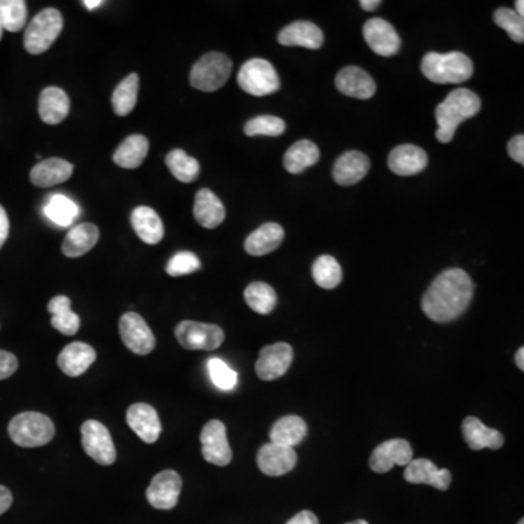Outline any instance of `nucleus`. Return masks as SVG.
Returning <instances> with one entry per match:
<instances>
[{"mask_svg":"<svg viewBox=\"0 0 524 524\" xmlns=\"http://www.w3.org/2000/svg\"><path fill=\"white\" fill-rule=\"evenodd\" d=\"M474 296V284L466 271H443L422 297V312L438 324L458 320L466 312Z\"/></svg>","mask_w":524,"mask_h":524,"instance_id":"f257e3e1","label":"nucleus"},{"mask_svg":"<svg viewBox=\"0 0 524 524\" xmlns=\"http://www.w3.org/2000/svg\"><path fill=\"white\" fill-rule=\"evenodd\" d=\"M480 110L481 99L475 92L465 88L453 90L435 108V121L438 126L435 139L440 143H451L458 126L475 117Z\"/></svg>","mask_w":524,"mask_h":524,"instance_id":"f03ea898","label":"nucleus"},{"mask_svg":"<svg viewBox=\"0 0 524 524\" xmlns=\"http://www.w3.org/2000/svg\"><path fill=\"white\" fill-rule=\"evenodd\" d=\"M421 72L428 81L438 85H458L471 79L474 65L471 58L460 51L446 54L431 51L422 58Z\"/></svg>","mask_w":524,"mask_h":524,"instance_id":"7ed1b4c3","label":"nucleus"},{"mask_svg":"<svg viewBox=\"0 0 524 524\" xmlns=\"http://www.w3.org/2000/svg\"><path fill=\"white\" fill-rule=\"evenodd\" d=\"M54 424L47 415L40 412H22L9 422V435L21 447H40L51 442Z\"/></svg>","mask_w":524,"mask_h":524,"instance_id":"20e7f679","label":"nucleus"},{"mask_svg":"<svg viewBox=\"0 0 524 524\" xmlns=\"http://www.w3.org/2000/svg\"><path fill=\"white\" fill-rule=\"evenodd\" d=\"M63 29V17L54 8L42 9L25 29L24 47L28 53L42 54L54 44Z\"/></svg>","mask_w":524,"mask_h":524,"instance_id":"39448f33","label":"nucleus"},{"mask_svg":"<svg viewBox=\"0 0 524 524\" xmlns=\"http://www.w3.org/2000/svg\"><path fill=\"white\" fill-rule=\"evenodd\" d=\"M232 60L223 53H209L194 65L189 82L196 89L214 92L225 87L232 74Z\"/></svg>","mask_w":524,"mask_h":524,"instance_id":"423d86ee","label":"nucleus"},{"mask_svg":"<svg viewBox=\"0 0 524 524\" xmlns=\"http://www.w3.org/2000/svg\"><path fill=\"white\" fill-rule=\"evenodd\" d=\"M238 83L242 90L252 96H266L280 89V78L274 66L264 58H252L242 66Z\"/></svg>","mask_w":524,"mask_h":524,"instance_id":"0eeeda50","label":"nucleus"},{"mask_svg":"<svg viewBox=\"0 0 524 524\" xmlns=\"http://www.w3.org/2000/svg\"><path fill=\"white\" fill-rule=\"evenodd\" d=\"M175 336L185 350L213 351L225 341V332L218 325L182 320L175 328Z\"/></svg>","mask_w":524,"mask_h":524,"instance_id":"6e6552de","label":"nucleus"},{"mask_svg":"<svg viewBox=\"0 0 524 524\" xmlns=\"http://www.w3.org/2000/svg\"><path fill=\"white\" fill-rule=\"evenodd\" d=\"M81 431L83 451L89 458L103 466H110L115 462L117 451L107 427L95 420H88L83 422Z\"/></svg>","mask_w":524,"mask_h":524,"instance_id":"1a4fd4ad","label":"nucleus"},{"mask_svg":"<svg viewBox=\"0 0 524 524\" xmlns=\"http://www.w3.org/2000/svg\"><path fill=\"white\" fill-rule=\"evenodd\" d=\"M119 329L124 345L137 356H148L155 350V334L146 320L135 312H127L121 316Z\"/></svg>","mask_w":524,"mask_h":524,"instance_id":"9d476101","label":"nucleus"},{"mask_svg":"<svg viewBox=\"0 0 524 524\" xmlns=\"http://www.w3.org/2000/svg\"><path fill=\"white\" fill-rule=\"evenodd\" d=\"M201 453L205 462L216 466H227L232 462V451L227 442V433L223 422L212 420L207 422L200 435Z\"/></svg>","mask_w":524,"mask_h":524,"instance_id":"9b49d317","label":"nucleus"},{"mask_svg":"<svg viewBox=\"0 0 524 524\" xmlns=\"http://www.w3.org/2000/svg\"><path fill=\"white\" fill-rule=\"evenodd\" d=\"M293 361V349L287 343L266 345L259 351L255 372L261 381H271L284 376Z\"/></svg>","mask_w":524,"mask_h":524,"instance_id":"f8f14e48","label":"nucleus"},{"mask_svg":"<svg viewBox=\"0 0 524 524\" xmlns=\"http://www.w3.org/2000/svg\"><path fill=\"white\" fill-rule=\"evenodd\" d=\"M412 446L404 438L381 443L370 456V467L376 474H386L393 466H406L412 460Z\"/></svg>","mask_w":524,"mask_h":524,"instance_id":"ddd939ff","label":"nucleus"},{"mask_svg":"<svg viewBox=\"0 0 524 524\" xmlns=\"http://www.w3.org/2000/svg\"><path fill=\"white\" fill-rule=\"evenodd\" d=\"M363 35L373 53L381 58L395 56L401 50V37L397 35V29L381 18H372L366 22Z\"/></svg>","mask_w":524,"mask_h":524,"instance_id":"4468645a","label":"nucleus"},{"mask_svg":"<svg viewBox=\"0 0 524 524\" xmlns=\"http://www.w3.org/2000/svg\"><path fill=\"white\" fill-rule=\"evenodd\" d=\"M182 480L175 471H162L149 485L146 497L152 507L158 510H173L180 500Z\"/></svg>","mask_w":524,"mask_h":524,"instance_id":"2eb2a0df","label":"nucleus"},{"mask_svg":"<svg viewBox=\"0 0 524 524\" xmlns=\"http://www.w3.org/2000/svg\"><path fill=\"white\" fill-rule=\"evenodd\" d=\"M257 463L262 474L268 476H281L295 469L297 455L291 447L266 443L259 449Z\"/></svg>","mask_w":524,"mask_h":524,"instance_id":"dca6fc26","label":"nucleus"},{"mask_svg":"<svg viewBox=\"0 0 524 524\" xmlns=\"http://www.w3.org/2000/svg\"><path fill=\"white\" fill-rule=\"evenodd\" d=\"M336 89L341 94L357 99H369L376 94V82L366 70L358 66H347L335 78Z\"/></svg>","mask_w":524,"mask_h":524,"instance_id":"f3484780","label":"nucleus"},{"mask_svg":"<svg viewBox=\"0 0 524 524\" xmlns=\"http://www.w3.org/2000/svg\"><path fill=\"white\" fill-rule=\"evenodd\" d=\"M127 424L131 430L139 435L140 440L149 444L158 442L162 433L159 415L149 404L131 405L127 410Z\"/></svg>","mask_w":524,"mask_h":524,"instance_id":"a211bd4d","label":"nucleus"},{"mask_svg":"<svg viewBox=\"0 0 524 524\" xmlns=\"http://www.w3.org/2000/svg\"><path fill=\"white\" fill-rule=\"evenodd\" d=\"M406 482L426 483L437 488L440 491H447L451 483V474L449 469H440L428 458H415L406 465Z\"/></svg>","mask_w":524,"mask_h":524,"instance_id":"6ab92c4d","label":"nucleus"},{"mask_svg":"<svg viewBox=\"0 0 524 524\" xmlns=\"http://www.w3.org/2000/svg\"><path fill=\"white\" fill-rule=\"evenodd\" d=\"M428 158L421 148L414 144H401L393 149L388 158V166L397 175L411 176L427 168Z\"/></svg>","mask_w":524,"mask_h":524,"instance_id":"aec40b11","label":"nucleus"},{"mask_svg":"<svg viewBox=\"0 0 524 524\" xmlns=\"http://www.w3.org/2000/svg\"><path fill=\"white\" fill-rule=\"evenodd\" d=\"M369 169L370 160L365 153L350 150L338 158L332 169V176L336 184L350 187L360 182L367 175Z\"/></svg>","mask_w":524,"mask_h":524,"instance_id":"412c9836","label":"nucleus"},{"mask_svg":"<svg viewBox=\"0 0 524 524\" xmlns=\"http://www.w3.org/2000/svg\"><path fill=\"white\" fill-rule=\"evenodd\" d=\"M279 42L286 47H304V49L318 50L324 44V33L313 22H293L280 31Z\"/></svg>","mask_w":524,"mask_h":524,"instance_id":"4be33fe9","label":"nucleus"},{"mask_svg":"<svg viewBox=\"0 0 524 524\" xmlns=\"http://www.w3.org/2000/svg\"><path fill=\"white\" fill-rule=\"evenodd\" d=\"M462 433L465 442L472 451H482L487 447L491 451H498L504 444V435L500 431L489 428L476 417L465 418L462 424Z\"/></svg>","mask_w":524,"mask_h":524,"instance_id":"5701e85b","label":"nucleus"},{"mask_svg":"<svg viewBox=\"0 0 524 524\" xmlns=\"http://www.w3.org/2000/svg\"><path fill=\"white\" fill-rule=\"evenodd\" d=\"M73 173V165L60 158H50V159L38 162L29 173L31 182L40 189H49L53 185L62 184L69 180Z\"/></svg>","mask_w":524,"mask_h":524,"instance_id":"b1692460","label":"nucleus"},{"mask_svg":"<svg viewBox=\"0 0 524 524\" xmlns=\"http://www.w3.org/2000/svg\"><path fill=\"white\" fill-rule=\"evenodd\" d=\"M96 360V351L85 343L66 345L58 356V367L70 377H78L89 369Z\"/></svg>","mask_w":524,"mask_h":524,"instance_id":"393cba45","label":"nucleus"},{"mask_svg":"<svg viewBox=\"0 0 524 524\" xmlns=\"http://www.w3.org/2000/svg\"><path fill=\"white\" fill-rule=\"evenodd\" d=\"M194 218L198 225L205 229H214L220 226L226 218L225 205L213 191L201 189L196 196L194 203Z\"/></svg>","mask_w":524,"mask_h":524,"instance_id":"a878e982","label":"nucleus"},{"mask_svg":"<svg viewBox=\"0 0 524 524\" xmlns=\"http://www.w3.org/2000/svg\"><path fill=\"white\" fill-rule=\"evenodd\" d=\"M70 99L65 90L58 87H49L42 90L38 103V112L42 121L56 126L65 121L69 114Z\"/></svg>","mask_w":524,"mask_h":524,"instance_id":"bb28decb","label":"nucleus"},{"mask_svg":"<svg viewBox=\"0 0 524 524\" xmlns=\"http://www.w3.org/2000/svg\"><path fill=\"white\" fill-rule=\"evenodd\" d=\"M131 225H133L135 235L148 245H156L164 239V223L155 210L150 207L142 205V207L133 210Z\"/></svg>","mask_w":524,"mask_h":524,"instance_id":"cd10ccee","label":"nucleus"},{"mask_svg":"<svg viewBox=\"0 0 524 524\" xmlns=\"http://www.w3.org/2000/svg\"><path fill=\"white\" fill-rule=\"evenodd\" d=\"M284 239V230L277 223H266L246 238L245 250L252 257H262L277 250Z\"/></svg>","mask_w":524,"mask_h":524,"instance_id":"c85d7f7f","label":"nucleus"},{"mask_svg":"<svg viewBox=\"0 0 524 524\" xmlns=\"http://www.w3.org/2000/svg\"><path fill=\"white\" fill-rule=\"evenodd\" d=\"M98 227L92 223L74 226L73 229H70L69 234L66 235L62 245L63 254L69 258L82 257L98 243Z\"/></svg>","mask_w":524,"mask_h":524,"instance_id":"c756f323","label":"nucleus"},{"mask_svg":"<svg viewBox=\"0 0 524 524\" xmlns=\"http://www.w3.org/2000/svg\"><path fill=\"white\" fill-rule=\"evenodd\" d=\"M307 435L306 421L297 415H286L275 422L270 431L271 443L295 449Z\"/></svg>","mask_w":524,"mask_h":524,"instance_id":"7c9ffc66","label":"nucleus"},{"mask_svg":"<svg viewBox=\"0 0 524 524\" xmlns=\"http://www.w3.org/2000/svg\"><path fill=\"white\" fill-rule=\"evenodd\" d=\"M320 160V149L311 140H299L284 153V168L290 173H302Z\"/></svg>","mask_w":524,"mask_h":524,"instance_id":"2f4dec72","label":"nucleus"},{"mask_svg":"<svg viewBox=\"0 0 524 524\" xmlns=\"http://www.w3.org/2000/svg\"><path fill=\"white\" fill-rule=\"evenodd\" d=\"M149 152V142L144 135H133L119 144L114 153V162L119 168L135 169L143 164Z\"/></svg>","mask_w":524,"mask_h":524,"instance_id":"473e14b6","label":"nucleus"},{"mask_svg":"<svg viewBox=\"0 0 524 524\" xmlns=\"http://www.w3.org/2000/svg\"><path fill=\"white\" fill-rule=\"evenodd\" d=\"M72 304L67 296H56L50 300L49 312L51 313V325L54 329L65 335H74L81 328L79 316L70 309Z\"/></svg>","mask_w":524,"mask_h":524,"instance_id":"72a5a7b5","label":"nucleus"},{"mask_svg":"<svg viewBox=\"0 0 524 524\" xmlns=\"http://www.w3.org/2000/svg\"><path fill=\"white\" fill-rule=\"evenodd\" d=\"M44 213L54 225L67 227L73 225L79 216L78 205L73 201L62 194H54L50 196L44 207Z\"/></svg>","mask_w":524,"mask_h":524,"instance_id":"f704fd0d","label":"nucleus"},{"mask_svg":"<svg viewBox=\"0 0 524 524\" xmlns=\"http://www.w3.org/2000/svg\"><path fill=\"white\" fill-rule=\"evenodd\" d=\"M139 76L135 73L128 74L119 87L115 88L112 94V108L115 114L119 117H126L135 110L137 103V95H139Z\"/></svg>","mask_w":524,"mask_h":524,"instance_id":"c9c22d12","label":"nucleus"},{"mask_svg":"<svg viewBox=\"0 0 524 524\" xmlns=\"http://www.w3.org/2000/svg\"><path fill=\"white\" fill-rule=\"evenodd\" d=\"M165 162L176 180L185 182V184L194 182L200 175L198 160L187 155L181 149H175L173 152H169Z\"/></svg>","mask_w":524,"mask_h":524,"instance_id":"e433bc0d","label":"nucleus"},{"mask_svg":"<svg viewBox=\"0 0 524 524\" xmlns=\"http://www.w3.org/2000/svg\"><path fill=\"white\" fill-rule=\"evenodd\" d=\"M245 302L252 311L259 315H268L274 311L277 304V295L274 289L268 284L255 281L245 289Z\"/></svg>","mask_w":524,"mask_h":524,"instance_id":"4c0bfd02","label":"nucleus"},{"mask_svg":"<svg viewBox=\"0 0 524 524\" xmlns=\"http://www.w3.org/2000/svg\"><path fill=\"white\" fill-rule=\"evenodd\" d=\"M312 275L318 286L327 289V290H332L336 286H340L341 280H343V270L334 257L322 255L313 262Z\"/></svg>","mask_w":524,"mask_h":524,"instance_id":"58836bf2","label":"nucleus"},{"mask_svg":"<svg viewBox=\"0 0 524 524\" xmlns=\"http://www.w3.org/2000/svg\"><path fill=\"white\" fill-rule=\"evenodd\" d=\"M28 9L24 0H0V22L9 33H18L24 28Z\"/></svg>","mask_w":524,"mask_h":524,"instance_id":"ea45409f","label":"nucleus"},{"mask_svg":"<svg viewBox=\"0 0 524 524\" xmlns=\"http://www.w3.org/2000/svg\"><path fill=\"white\" fill-rule=\"evenodd\" d=\"M207 370H209L210 379L218 389L234 390L238 386V373L235 372L226 361L213 357L207 361Z\"/></svg>","mask_w":524,"mask_h":524,"instance_id":"a19ab883","label":"nucleus"},{"mask_svg":"<svg viewBox=\"0 0 524 524\" xmlns=\"http://www.w3.org/2000/svg\"><path fill=\"white\" fill-rule=\"evenodd\" d=\"M243 130H245V135H250V137H254V135L277 137V135H281L286 131V123L279 117H274V115H259V117L250 119L245 124Z\"/></svg>","mask_w":524,"mask_h":524,"instance_id":"79ce46f5","label":"nucleus"},{"mask_svg":"<svg viewBox=\"0 0 524 524\" xmlns=\"http://www.w3.org/2000/svg\"><path fill=\"white\" fill-rule=\"evenodd\" d=\"M494 22L510 35L512 42L519 44L524 42V19L517 15L514 9H497Z\"/></svg>","mask_w":524,"mask_h":524,"instance_id":"37998d69","label":"nucleus"},{"mask_svg":"<svg viewBox=\"0 0 524 524\" xmlns=\"http://www.w3.org/2000/svg\"><path fill=\"white\" fill-rule=\"evenodd\" d=\"M200 268V258L194 252L182 250V252H178V254L173 255V258L169 259L166 273L171 277H181V275L193 274Z\"/></svg>","mask_w":524,"mask_h":524,"instance_id":"c03bdc74","label":"nucleus"},{"mask_svg":"<svg viewBox=\"0 0 524 524\" xmlns=\"http://www.w3.org/2000/svg\"><path fill=\"white\" fill-rule=\"evenodd\" d=\"M17 357L13 356L12 352L0 350V381L12 376L13 373L17 372Z\"/></svg>","mask_w":524,"mask_h":524,"instance_id":"a18cd8bd","label":"nucleus"},{"mask_svg":"<svg viewBox=\"0 0 524 524\" xmlns=\"http://www.w3.org/2000/svg\"><path fill=\"white\" fill-rule=\"evenodd\" d=\"M508 155L512 156V160H516L520 165H524V135H519L512 137L508 143Z\"/></svg>","mask_w":524,"mask_h":524,"instance_id":"49530a36","label":"nucleus"},{"mask_svg":"<svg viewBox=\"0 0 524 524\" xmlns=\"http://www.w3.org/2000/svg\"><path fill=\"white\" fill-rule=\"evenodd\" d=\"M287 524H320V520H318V517L313 512L304 510V512L296 514L293 519L287 521Z\"/></svg>","mask_w":524,"mask_h":524,"instance_id":"de8ad7c7","label":"nucleus"},{"mask_svg":"<svg viewBox=\"0 0 524 524\" xmlns=\"http://www.w3.org/2000/svg\"><path fill=\"white\" fill-rule=\"evenodd\" d=\"M12 492L9 491L8 488L4 487V485H0V516L8 512L11 505H12Z\"/></svg>","mask_w":524,"mask_h":524,"instance_id":"09e8293b","label":"nucleus"},{"mask_svg":"<svg viewBox=\"0 0 524 524\" xmlns=\"http://www.w3.org/2000/svg\"><path fill=\"white\" fill-rule=\"evenodd\" d=\"M9 236V219L4 207L0 205V248L4 245V242Z\"/></svg>","mask_w":524,"mask_h":524,"instance_id":"8fccbe9b","label":"nucleus"},{"mask_svg":"<svg viewBox=\"0 0 524 524\" xmlns=\"http://www.w3.org/2000/svg\"><path fill=\"white\" fill-rule=\"evenodd\" d=\"M381 4V0H361L360 6L365 11H367V12H373V11H376L379 8V4Z\"/></svg>","mask_w":524,"mask_h":524,"instance_id":"3c124183","label":"nucleus"},{"mask_svg":"<svg viewBox=\"0 0 524 524\" xmlns=\"http://www.w3.org/2000/svg\"><path fill=\"white\" fill-rule=\"evenodd\" d=\"M516 365L517 367L520 370H524V349H519V351L516 352Z\"/></svg>","mask_w":524,"mask_h":524,"instance_id":"603ef678","label":"nucleus"},{"mask_svg":"<svg viewBox=\"0 0 524 524\" xmlns=\"http://www.w3.org/2000/svg\"><path fill=\"white\" fill-rule=\"evenodd\" d=\"M83 4H85L89 11H94V9L99 8V6L103 4V2H101V0H85Z\"/></svg>","mask_w":524,"mask_h":524,"instance_id":"864d4df0","label":"nucleus"},{"mask_svg":"<svg viewBox=\"0 0 524 524\" xmlns=\"http://www.w3.org/2000/svg\"><path fill=\"white\" fill-rule=\"evenodd\" d=\"M516 13L519 17H524V2L523 0H517L516 2Z\"/></svg>","mask_w":524,"mask_h":524,"instance_id":"5fc2aeb1","label":"nucleus"},{"mask_svg":"<svg viewBox=\"0 0 524 524\" xmlns=\"http://www.w3.org/2000/svg\"><path fill=\"white\" fill-rule=\"evenodd\" d=\"M347 524H369V523H367V521H366V520H356V521H351V523H347Z\"/></svg>","mask_w":524,"mask_h":524,"instance_id":"6e6d98bb","label":"nucleus"},{"mask_svg":"<svg viewBox=\"0 0 524 524\" xmlns=\"http://www.w3.org/2000/svg\"><path fill=\"white\" fill-rule=\"evenodd\" d=\"M2 34H4V27H2V22H0V38H2Z\"/></svg>","mask_w":524,"mask_h":524,"instance_id":"4d7b16f0","label":"nucleus"},{"mask_svg":"<svg viewBox=\"0 0 524 524\" xmlns=\"http://www.w3.org/2000/svg\"><path fill=\"white\" fill-rule=\"evenodd\" d=\"M517 524H524V521H523V520H520V521H519V523H517Z\"/></svg>","mask_w":524,"mask_h":524,"instance_id":"13d9d810","label":"nucleus"}]
</instances>
